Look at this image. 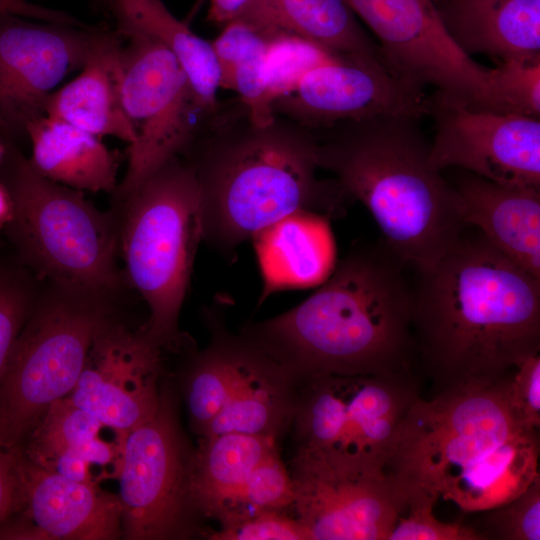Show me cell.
I'll return each mask as SVG.
<instances>
[{"mask_svg": "<svg viewBox=\"0 0 540 540\" xmlns=\"http://www.w3.org/2000/svg\"><path fill=\"white\" fill-rule=\"evenodd\" d=\"M274 440L242 433L203 438L189 466L188 497L193 514L216 518L220 525L233 520L256 469L278 453Z\"/></svg>", "mask_w": 540, "mask_h": 540, "instance_id": "cell-23", "label": "cell"}, {"mask_svg": "<svg viewBox=\"0 0 540 540\" xmlns=\"http://www.w3.org/2000/svg\"><path fill=\"white\" fill-rule=\"evenodd\" d=\"M495 111L540 116V57L497 62L490 69Z\"/></svg>", "mask_w": 540, "mask_h": 540, "instance_id": "cell-32", "label": "cell"}, {"mask_svg": "<svg viewBox=\"0 0 540 540\" xmlns=\"http://www.w3.org/2000/svg\"><path fill=\"white\" fill-rule=\"evenodd\" d=\"M211 326L210 344L190 357L184 375L190 423L201 436L230 396L243 343L242 336Z\"/></svg>", "mask_w": 540, "mask_h": 540, "instance_id": "cell-28", "label": "cell"}, {"mask_svg": "<svg viewBox=\"0 0 540 540\" xmlns=\"http://www.w3.org/2000/svg\"><path fill=\"white\" fill-rule=\"evenodd\" d=\"M378 39L387 68L443 100L495 112L490 69L464 53L445 30L432 0H344Z\"/></svg>", "mask_w": 540, "mask_h": 540, "instance_id": "cell-11", "label": "cell"}, {"mask_svg": "<svg viewBox=\"0 0 540 540\" xmlns=\"http://www.w3.org/2000/svg\"><path fill=\"white\" fill-rule=\"evenodd\" d=\"M428 114L435 136L429 160L492 182L540 189V120L451 104L434 94Z\"/></svg>", "mask_w": 540, "mask_h": 540, "instance_id": "cell-15", "label": "cell"}, {"mask_svg": "<svg viewBox=\"0 0 540 540\" xmlns=\"http://www.w3.org/2000/svg\"><path fill=\"white\" fill-rule=\"evenodd\" d=\"M342 56L345 55L296 36H273L265 60V78L272 105L276 99L290 93L308 71Z\"/></svg>", "mask_w": 540, "mask_h": 540, "instance_id": "cell-31", "label": "cell"}, {"mask_svg": "<svg viewBox=\"0 0 540 540\" xmlns=\"http://www.w3.org/2000/svg\"><path fill=\"white\" fill-rule=\"evenodd\" d=\"M507 376L436 390L414 402L386 465L404 494L486 512L540 477V429L514 415Z\"/></svg>", "mask_w": 540, "mask_h": 540, "instance_id": "cell-4", "label": "cell"}, {"mask_svg": "<svg viewBox=\"0 0 540 540\" xmlns=\"http://www.w3.org/2000/svg\"><path fill=\"white\" fill-rule=\"evenodd\" d=\"M106 427L64 397L47 408L19 448L26 458L42 465L61 452L101 435Z\"/></svg>", "mask_w": 540, "mask_h": 540, "instance_id": "cell-29", "label": "cell"}, {"mask_svg": "<svg viewBox=\"0 0 540 540\" xmlns=\"http://www.w3.org/2000/svg\"><path fill=\"white\" fill-rule=\"evenodd\" d=\"M22 504L21 451L0 447V525Z\"/></svg>", "mask_w": 540, "mask_h": 540, "instance_id": "cell-38", "label": "cell"}, {"mask_svg": "<svg viewBox=\"0 0 540 540\" xmlns=\"http://www.w3.org/2000/svg\"><path fill=\"white\" fill-rule=\"evenodd\" d=\"M452 184L463 222L540 278V189L501 185L463 170Z\"/></svg>", "mask_w": 540, "mask_h": 540, "instance_id": "cell-19", "label": "cell"}, {"mask_svg": "<svg viewBox=\"0 0 540 540\" xmlns=\"http://www.w3.org/2000/svg\"><path fill=\"white\" fill-rule=\"evenodd\" d=\"M105 28L0 10V136L19 145L60 82L81 70Z\"/></svg>", "mask_w": 540, "mask_h": 540, "instance_id": "cell-13", "label": "cell"}, {"mask_svg": "<svg viewBox=\"0 0 540 540\" xmlns=\"http://www.w3.org/2000/svg\"><path fill=\"white\" fill-rule=\"evenodd\" d=\"M506 390L516 418L540 429V353L527 357L508 374Z\"/></svg>", "mask_w": 540, "mask_h": 540, "instance_id": "cell-37", "label": "cell"}, {"mask_svg": "<svg viewBox=\"0 0 540 540\" xmlns=\"http://www.w3.org/2000/svg\"><path fill=\"white\" fill-rule=\"evenodd\" d=\"M184 157L198 182L202 241L224 255L293 214L337 217L349 198L318 178L314 131L278 115L259 124L239 98L204 117Z\"/></svg>", "mask_w": 540, "mask_h": 540, "instance_id": "cell-3", "label": "cell"}, {"mask_svg": "<svg viewBox=\"0 0 540 540\" xmlns=\"http://www.w3.org/2000/svg\"><path fill=\"white\" fill-rule=\"evenodd\" d=\"M122 42L116 30L105 28L80 73L50 95L45 115L99 138L111 136L133 144L136 132L122 96Z\"/></svg>", "mask_w": 540, "mask_h": 540, "instance_id": "cell-20", "label": "cell"}, {"mask_svg": "<svg viewBox=\"0 0 540 540\" xmlns=\"http://www.w3.org/2000/svg\"><path fill=\"white\" fill-rule=\"evenodd\" d=\"M117 297L42 281L0 384V447H19L47 408L66 397Z\"/></svg>", "mask_w": 540, "mask_h": 540, "instance_id": "cell-8", "label": "cell"}, {"mask_svg": "<svg viewBox=\"0 0 540 540\" xmlns=\"http://www.w3.org/2000/svg\"><path fill=\"white\" fill-rule=\"evenodd\" d=\"M30 163L45 178L79 191L114 193L119 155L99 137L43 115L27 127Z\"/></svg>", "mask_w": 540, "mask_h": 540, "instance_id": "cell-24", "label": "cell"}, {"mask_svg": "<svg viewBox=\"0 0 540 540\" xmlns=\"http://www.w3.org/2000/svg\"><path fill=\"white\" fill-rule=\"evenodd\" d=\"M469 229L413 287L417 369L434 391L503 378L540 353V278Z\"/></svg>", "mask_w": 540, "mask_h": 540, "instance_id": "cell-1", "label": "cell"}, {"mask_svg": "<svg viewBox=\"0 0 540 540\" xmlns=\"http://www.w3.org/2000/svg\"><path fill=\"white\" fill-rule=\"evenodd\" d=\"M0 10L40 21L85 25V22L65 11L38 5L29 0H0Z\"/></svg>", "mask_w": 540, "mask_h": 540, "instance_id": "cell-39", "label": "cell"}, {"mask_svg": "<svg viewBox=\"0 0 540 540\" xmlns=\"http://www.w3.org/2000/svg\"><path fill=\"white\" fill-rule=\"evenodd\" d=\"M118 33L123 40V103L136 141L127 147V168L113 193L115 204L164 164L184 156L206 116L186 74L165 46L139 33Z\"/></svg>", "mask_w": 540, "mask_h": 540, "instance_id": "cell-10", "label": "cell"}, {"mask_svg": "<svg viewBox=\"0 0 540 540\" xmlns=\"http://www.w3.org/2000/svg\"><path fill=\"white\" fill-rule=\"evenodd\" d=\"M328 220L300 212L254 237L266 289L315 285L329 276L335 249Z\"/></svg>", "mask_w": 540, "mask_h": 540, "instance_id": "cell-27", "label": "cell"}, {"mask_svg": "<svg viewBox=\"0 0 540 540\" xmlns=\"http://www.w3.org/2000/svg\"><path fill=\"white\" fill-rule=\"evenodd\" d=\"M271 39L240 19L225 24L221 34L211 42L219 67L220 87L227 89L234 68L265 53Z\"/></svg>", "mask_w": 540, "mask_h": 540, "instance_id": "cell-35", "label": "cell"}, {"mask_svg": "<svg viewBox=\"0 0 540 540\" xmlns=\"http://www.w3.org/2000/svg\"><path fill=\"white\" fill-rule=\"evenodd\" d=\"M208 536L215 540H307L300 523L278 510L257 512Z\"/></svg>", "mask_w": 540, "mask_h": 540, "instance_id": "cell-36", "label": "cell"}, {"mask_svg": "<svg viewBox=\"0 0 540 540\" xmlns=\"http://www.w3.org/2000/svg\"><path fill=\"white\" fill-rule=\"evenodd\" d=\"M291 508L307 540H387L404 495L386 470L351 469L294 455Z\"/></svg>", "mask_w": 540, "mask_h": 540, "instance_id": "cell-14", "label": "cell"}, {"mask_svg": "<svg viewBox=\"0 0 540 540\" xmlns=\"http://www.w3.org/2000/svg\"><path fill=\"white\" fill-rule=\"evenodd\" d=\"M120 33L135 32L165 46L176 58L203 114L218 106L219 67L212 43L176 18L163 0H103Z\"/></svg>", "mask_w": 540, "mask_h": 540, "instance_id": "cell-26", "label": "cell"}, {"mask_svg": "<svg viewBox=\"0 0 540 540\" xmlns=\"http://www.w3.org/2000/svg\"><path fill=\"white\" fill-rule=\"evenodd\" d=\"M238 19L269 37L292 35L337 54L385 64L379 46L344 0H254Z\"/></svg>", "mask_w": 540, "mask_h": 540, "instance_id": "cell-25", "label": "cell"}, {"mask_svg": "<svg viewBox=\"0 0 540 540\" xmlns=\"http://www.w3.org/2000/svg\"><path fill=\"white\" fill-rule=\"evenodd\" d=\"M192 453L180 430L172 392L161 387L153 415L124 439L119 480L122 536L184 538L194 516L188 497Z\"/></svg>", "mask_w": 540, "mask_h": 540, "instance_id": "cell-12", "label": "cell"}, {"mask_svg": "<svg viewBox=\"0 0 540 540\" xmlns=\"http://www.w3.org/2000/svg\"><path fill=\"white\" fill-rule=\"evenodd\" d=\"M162 351L144 326L133 330L116 315L95 335L66 397L125 437L158 407Z\"/></svg>", "mask_w": 540, "mask_h": 540, "instance_id": "cell-17", "label": "cell"}, {"mask_svg": "<svg viewBox=\"0 0 540 540\" xmlns=\"http://www.w3.org/2000/svg\"><path fill=\"white\" fill-rule=\"evenodd\" d=\"M0 181L12 204L5 226L16 259L40 281L117 297L126 280L118 265L119 222L82 191L39 174L19 145L4 141Z\"/></svg>", "mask_w": 540, "mask_h": 540, "instance_id": "cell-6", "label": "cell"}, {"mask_svg": "<svg viewBox=\"0 0 540 540\" xmlns=\"http://www.w3.org/2000/svg\"><path fill=\"white\" fill-rule=\"evenodd\" d=\"M419 120L377 116L314 131L319 168L368 209L385 243L417 271L435 263L466 226L455 187L430 163Z\"/></svg>", "mask_w": 540, "mask_h": 540, "instance_id": "cell-5", "label": "cell"}, {"mask_svg": "<svg viewBox=\"0 0 540 540\" xmlns=\"http://www.w3.org/2000/svg\"><path fill=\"white\" fill-rule=\"evenodd\" d=\"M420 381L411 376L321 375L298 381L297 455L333 465L386 470Z\"/></svg>", "mask_w": 540, "mask_h": 540, "instance_id": "cell-9", "label": "cell"}, {"mask_svg": "<svg viewBox=\"0 0 540 540\" xmlns=\"http://www.w3.org/2000/svg\"><path fill=\"white\" fill-rule=\"evenodd\" d=\"M439 18L467 55L497 62L540 57V0H432Z\"/></svg>", "mask_w": 540, "mask_h": 540, "instance_id": "cell-22", "label": "cell"}, {"mask_svg": "<svg viewBox=\"0 0 540 540\" xmlns=\"http://www.w3.org/2000/svg\"><path fill=\"white\" fill-rule=\"evenodd\" d=\"M479 530L485 539H540V477L521 494L490 509Z\"/></svg>", "mask_w": 540, "mask_h": 540, "instance_id": "cell-33", "label": "cell"}, {"mask_svg": "<svg viewBox=\"0 0 540 540\" xmlns=\"http://www.w3.org/2000/svg\"><path fill=\"white\" fill-rule=\"evenodd\" d=\"M4 151H5V143H4L3 139L0 136V162H1L2 158H3Z\"/></svg>", "mask_w": 540, "mask_h": 540, "instance_id": "cell-42", "label": "cell"}, {"mask_svg": "<svg viewBox=\"0 0 540 540\" xmlns=\"http://www.w3.org/2000/svg\"><path fill=\"white\" fill-rule=\"evenodd\" d=\"M21 478L22 504L8 519L17 539L114 540L122 536L119 498L99 485L49 471L22 451Z\"/></svg>", "mask_w": 540, "mask_h": 540, "instance_id": "cell-18", "label": "cell"}, {"mask_svg": "<svg viewBox=\"0 0 540 540\" xmlns=\"http://www.w3.org/2000/svg\"><path fill=\"white\" fill-rule=\"evenodd\" d=\"M435 501L422 495H405V503L387 540H484L476 528L438 520Z\"/></svg>", "mask_w": 540, "mask_h": 540, "instance_id": "cell-34", "label": "cell"}, {"mask_svg": "<svg viewBox=\"0 0 540 540\" xmlns=\"http://www.w3.org/2000/svg\"><path fill=\"white\" fill-rule=\"evenodd\" d=\"M275 115L312 131L377 116L421 119L429 111L424 90L409 85L375 59L345 55L308 71L273 102Z\"/></svg>", "mask_w": 540, "mask_h": 540, "instance_id": "cell-16", "label": "cell"}, {"mask_svg": "<svg viewBox=\"0 0 540 540\" xmlns=\"http://www.w3.org/2000/svg\"><path fill=\"white\" fill-rule=\"evenodd\" d=\"M384 240L357 242L311 296L243 336L297 381L416 375L413 287Z\"/></svg>", "mask_w": 540, "mask_h": 540, "instance_id": "cell-2", "label": "cell"}, {"mask_svg": "<svg viewBox=\"0 0 540 540\" xmlns=\"http://www.w3.org/2000/svg\"><path fill=\"white\" fill-rule=\"evenodd\" d=\"M41 283L15 256L0 258V384Z\"/></svg>", "mask_w": 540, "mask_h": 540, "instance_id": "cell-30", "label": "cell"}, {"mask_svg": "<svg viewBox=\"0 0 540 540\" xmlns=\"http://www.w3.org/2000/svg\"><path fill=\"white\" fill-rule=\"evenodd\" d=\"M115 206L125 280L149 310L144 327L163 350L175 349L202 241L199 187L191 163L184 156L170 160Z\"/></svg>", "mask_w": 540, "mask_h": 540, "instance_id": "cell-7", "label": "cell"}, {"mask_svg": "<svg viewBox=\"0 0 540 540\" xmlns=\"http://www.w3.org/2000/svg\"><path fill=\"white\" fill-rule=\"evenodd\" d=\"M11 214V199L5 186L0 181V230L5 228L11 218Z\"/></svg>", "mask_w": 540, "mask_h": 540, "instance_id": "cell-41", "label": "cell"}, {"mask_svg": "<svg viewBox=\"0 0 540 540\" xmlns=\"http://www.w3.org/2000/svg\"><path fill=\"white\" fill-rule=\"evenodd\" d=\"M254 0H210L208 19L227 24L238 19Z\"/></svg>", "mask_w": 540, "mask_h": 540, "instance_id": "cell-40", "label": "cell"}, {"mask_svg": "<svg viewBox=\"0 0 540 540\" xmlns=\"http://www.w3.org/2000/svg\"><path fill=\"white\" fill-rule=\"evenodd\" d=\"M243 343L230 396L202 437L225 433L276 436L292 423L295 376L256 344Z\"/></svg>", "mask_w": 540, "mask_h": 540, "instance_id": "cell-21", "label": "cell"}]
</instances>
